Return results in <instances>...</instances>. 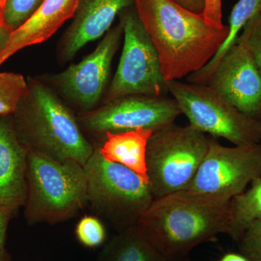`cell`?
Listing matches in <instances>:
<instances>
[{"mask_svg": "<svg viewBox=\"0 0 261 261\" xmlns=\"http://www.w3.org/2000/svg\"><path fill=\"white\" fill-rule=\"evenodd\" d=\"M99 261H164L137 225L118 231L104 247Z\"/></svg>", "mask_w": 261, "mask_h": 261, "instance_id": "17", "label": "cell"}, {"mask_svg": "<svg viewBox=\"0 0 261 261\" xmlns=\"http://www.w3.org/2000/svg\"><path fill=\"white\" fill-rule=\"evenodd\" d=\"M24 215L30 225L58 224L76 216L88 204L84 166L29 149Z\"/></svg>", "mask_w": 261, "mask_h": 261, "instance_id": "4", "label": "cell"}, {"mask_svg": "<svg viewBox=\"0 0 261 261\" xmlns=\"http://www.w3.org/2000/svg\"><path fill=\"white\" fill-rule=\"evenodd\" d=\"M75 235L84 246L95 247L104 243L106 238V228L100 220L95 216H86L77 224Z\"/></svg>", "mask_w": 261, "mask_h": 261, "instance_id": "22", "label": "cell"}, {"mask_svg": "<svg viewBox=\"0 0 261 261\" xmlns=\"http://www.w3.org/2000/svg\"><path fill=\"white\" fill-rule=\"evenodd\" d=\"M205 21L213 27H224L222 23V0H205V10L202 13Z\"/></svg>", "mask_w": 261, "mask_h": 261, "instance_id": "25", "label": "cell"}, {"mask_svg": "<svg viewBox=\"0 0 261 261\" xmlns=\"http://www.w3.org/2000/svg\"><path fill=\"white\" fill-rule=\"evenodd\" d=\"M10 34L11 33L9 31L0 27V53L6 47L8 41H9Z\"/></svg>", "mask_w": 261, "mask_h": 261, "instance_id": "28", "label": "cell"}, {"mask_svg": "<svg viewBox=\"0 0 261 261\" xmlns=\"http://www.w3.org/2000/svg\"><path fill=\"white\" fill-rule=\"evenodd\" d=\"M123 37V27L118 21L105 34L95 49L82 61L70 65L60 73L44 75L41 80L81 113L95 109L103 99L113 58Z\"/></svg>", "mask_w": 261, "mask_h": 261, "instance_id": "9", "label": "cell"}, {"mask_svg": "<svg viewBox=\"0 0 261 261\" xmlns=\"http://www.w3.org/2000/svg\"><path fill=\"white\" fill-rule=\"evenodd\" d=\"M231 198L184 190L154 198L137 227L164 261H190L192 250L230 228Z\"/></svg>", "mask_w": 261, "mask_h": 261, "instance_id": "1", "label": "cell"}, {"mask_svg": "<svg viewBox=\"0 0 261 261\" xmlns=\"http://www.w3.org/2000/svg\"><path fill=\"white\" fill-rule=\"evenodd\" d=\"M219 261H250L242 254L229 252L221 257Z\"/></svg>", "mask_w": 261, "mask_h": 261, "instance_id": "29", "label": "cell"}, {"mask_svg": "<svg viewBox=\"0 0 261 261\" xmlns=\"http://www.w3.org/2000/svg\"><path fill=\"white\" fill-rule=\"evenodd\" d=\"M13 215L11 211L0 207V261H11L6 249V237L8 225Z\"/></svg>", "mask_w": 261, "mask_h": 261, "instance_id": "26", "label": "cell"}, {"mask_svg": "<svg viewBox=\"0 0 261 261\" xmlns=\"http://www.w3.org/2000/svg\"><path fill=\"white\" fill-rule=\"evenodd\" d=\"M135 8L159 53L166 82L198 71L216 56L229 27L209 25L203 15L173 0H136Z\"/></svg>", "mask_w": 261, "mask_h": 261, "instance_id": "2", "label": "cell"}, {"mask_svg": "<svg viewBox=\"0 0 261 261\" xmlns=\"http://www.w3.org/2000/svg\"><path fill=\"white\" fill-rule=\"evenodd\" d=\"M123 30V49L103 103L124 96H166L168 92L159 53L140 20L135 5L118 15Z\"/></svg>", "mask_w": 261, "mask_h": 261, "instance_id": "7", "label": "cell"}, {"mask_svg": "<svg viewBox=\"0 0 261 261\" xmlns=\"http://www.w3.org/2000/svg\"><path fill=\"white\" fill-rule=\"evenodd\" d=\"M182 114L173 97L141 94L117 98L77 117L81 128L100 138L108 132L154 130L174 123Z\"/></svg>", "mask_w": 261, "mask_h": 261, "instance_id": "10", "label": "cell"}, {"mask_svg": "<svg viewBox=\"0 0 261 261\" xmlns=\"http://www.w3.org/2000/svg\"><path fill=\"white\" fill-rule=\"evenodd\" d=\"M261 178V142L225 147L211 139L205 159L187 190L232 198Z\"/></svg>", "mask_w": 261, "mask_h": 261, "instance_id": "11", "label": "cell"}, {"mask_svg": "<svg viewBox=\"0 0 261 261\" xmlns=\"http://www.w3.org/2000/svg\"><path fill=\"white\" fill-rule=\"evenodd\" d=\"M136 0H79L71 23L60 39L58 58L71 61L84 47L101 37L113 27L119 13L135 5Z\"/></svg>", "mask_w": 261, "mask_h": 261, "instance_id": "13", "label": "cell"}, {"mask_svg": "<svg viewBox=\"0 0 261 261\" xmlns=\"http://www.w3.org/2000/svg\"><path fill=\"white\" fill-rule=\"evenodd\" d=\"M28 152L17 137L12 115L0 116V207L14 214L27 198Z\"/></svg>", "mask_w": 261, "mask_h": 261, "instance_id": "14", "label": "cell"}, {"mask_svg": "<svg viewBox=\"0 0 261 261\" xmlns=\"http://www.w3.org/2000/svg\"><path fill=\"white\" fill-rule=\"evenodd\" d=\"M243 114L261 121V73L246 48L235 42L206 84Z\"/></svg>", "mask_w": 261, "mask_h": 261, "instance_id": "12", "label": "cell"}, {"mask_svg": "<svg viewBox=\"0 0 261 261\" xmlns=\"http://www.w3.org/2000/svg\"><path fill=\"white\" fill-rule=\"evenodd\" d=\"M79 0H44L35 13L10 34L0 53V67L24 48L47 41L68 19L73 18Z\"/></svg>", "mask_w": 261, "mask_h": 261, "instance_id": "15", "label": "cell"}, {"mask_svg": "<svg viewBox=\"0 0 261 261\" xmlns=\"http://www.w3.org/2000/svg\"><path fill=\"white\" fill-rule=\"evenodd\" d=\"M44 0H7L3 15L4 28L10 33L25 23Z\"/></svg>", "mask_w": 261, "mask_h": 261, "instance_id": "21", "label": "cell"}, {"mask_svg": "<svg viewBox=\"0 0 261 261\" xmlns=\"http://www.w3.org/2000/svg\"><path fill=\"white\" fill-rule=\"evenodd\" d=\"M180 6L192 13L202 15L205 10V0H173Z\"/></svg>", "mask_w": 261, "mask_h": 261, "instance_id": "27", "label": "cell"}, {"mask_svg": "<svg viewBox=\"0 0 261 261\" xmlns=\"http://www.w3.org/2000/svg\"><path fill=\"white\" fill-rule=\"evenodd\" d=\"M168 91L190 124L204 134L236 146L261 142V121L239 111L206 84L167 82Z\"/></svg>", "mask_w": 261, "mask_h": 261, "instance_id": "8", "label": "cell"}, {"mask_svg": "<svg viewBox=\"0 0 261 261\" xmlns=\"http://www.w3.org/2000/svg\"><path fill=\"white\" fill-rule=\"evenodd\" d=\"M153 130L138 128L127 132H108L97 145L99 154L109 162L116 163L135 171L148 183L147 147Z\"/></svg>", "mask_w": 261, "mask_h": 261, "instance_id": "16", "label": "cell"}, {"mask_svg": "<svg viewBox=\"0 0 261 261\" xmlns=\"http://www.w3.org/2000/svg\"><path fill=\"white\" fill-rule=\"evenodd\" d=\"M7 0H0V27L4 28V20H3V15H4V10L5 5H6Z\"/></svg>", "mask_w": 261, "mask_h": 261, "instance_id": "30", "label": "cell"}, {"mask_svg": "<svg viewBox=\"0 0 261 261\" xmlns=\"http://www.w3.org/2000/svg\"><path fill=\"white\" fill-rule=\"evenodd\" d=\"M211 141L190 124L173 123L153 132L147 143L146 162L148 185L154 198L188 188Z\"/></svg>", "mask_w": 261, "mask_h": 261, "instance_id": "5", "label": "cell"}, {"mask_svg": "<svg viewBox=\"0 0 261 261\" xmlns=\"http://www.w3.org/2000/svg\"><path fill=\"white\" fill-rule=\"evenodd\" d=\"M238 243L240 254L250 261H261V221L252 223Z\"/></svg>", "mask_w": 261, "mask_h": 261, "instance_id": "24", "label": "cell"}, {"mask_svg": "<svg viewBox=\"0 0 261 261\" xmlns=\"http://www.w3.org/2000/svg\"><path fill=\"white\" fill-rule=\"evenodd\" d=\"M84 168L93 210L118 231L137 225L154 199L148 183L129 168L103 159L97 145Z\"/></svg>", "mask_w": 261, "mask_h": 261, "instance_id": "6", "label": "cell"}, {"mask_svg": "<svg viewBox=\"0 0 261 261\" xmlns=\"http://www.w3.org/2000/svg\"><path fill=\"white\" fill-rule=\"evenodd\" d=\"M247 191L233 196L230 202V228L228 235L238 242L249 226L261 221V178L253 180Z\"/></svg>", "mask_w": 261, "mask_h": 261, "instance_id": "19", "label": "cell"}, {"mask_svg": "<svg viewBox=\"0 0 261 261\" xmlns=\"http://www.w3.org/2000/svg\"><path fill=\"white\" fill-rule=\"evenodd\" d=\"M28 91V82L23 75L0 72V116L13 115Z\"/></svg>", "mask_w": 261, "mask_h": 261, "instance_id": "20", "label": "cell"}, {"mask_svg": "<svg viewBox=\"0 0 261 261\" xmlns=\"http://www.w3.org/2000/svg\"><path fill=\"white\" fill-rule=\"evenodd\" d=\"M243 29L235 42L246 48L261 73V15L250 19Z\"/></svg>", "mask_w": 261, "mask_h": 261, "instance_id": "23", "label": "cell"}, {"mask_svg": "<svg viewBox=\"0 0 261 261\" xmlns=\"http://www.w3.org/2000/svg\"><path fill=\"white\" fill-rule=\"evenodd\" d=\"M28 93L13 116L19 141L28 149L60 161L84 166L94 150L77 117L42 80L29 77Z\"/></svg>", "mask_w": 261, "mask_h": 261, "instance_id": "3", "label": "cell"}, {"mask_svg": "<svg viewBox=\"0 0 261 261\" xmlns=\"http://www.w3.org/2000/svg\"><path fill=\"white\" fill-rule=\"evenodd\" d=\"M261 15V0H240L229 17V34L216 56L205 67L189 75L187 80L194 84H206L221 58L236 42L240 31L254 17Z\"/></svg>", "mask_w": 261, "mask_h": 261, "instance_id": "18", "label": "cell"}]
</instances>
